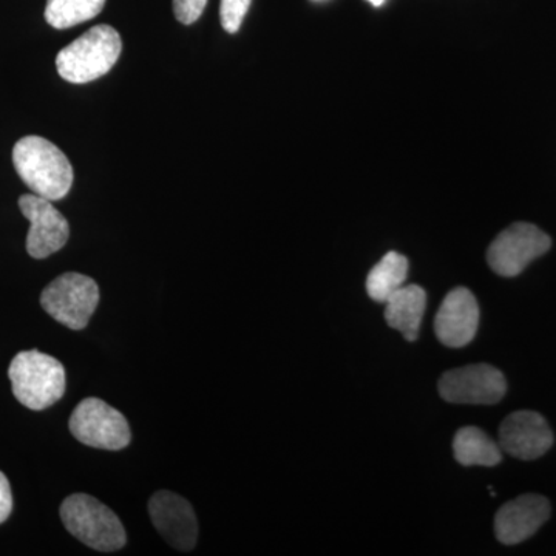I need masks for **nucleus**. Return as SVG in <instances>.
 I'll return each instance as SVG.
<instances>
[{"label":"nucleus","instance_id":"obj_1","mask_svg":"<svg viewBox=\"0 0 556 556\" xmlns=\"http://www.w3.org/2000/svg\"><path fill=\"white\" fill-rule=\"evenodd\" d=\"M13 163L22 181L36 195L50 201L64 199L73 185L67 156L49 139L25 137L13 149Z\"/></svg>","mask_w":556,"mask_h":556},{"label":"nucleus","instance_id":"obj_2","mask_svg":"<svg viewBox=\"0 0 556 556\" xmlns=\"http://www.w3.org/2000/svg\"><path fill=\"white\" fill-rule=\"evenodd\" d=\"M123 40L110 25H98L73 40L56 58L58 73L73 84H87L101 78L118 61Z\"/></svg>","mask_w":556,"mask_h":556},{"label":"nucleus","instance_id":"obj_3","mask_svg":"<svg viewBox=\"0 0 556 556\" xmlns=\"http://www.w3.org/2000/svg\"><path fill=\"white\" fill-rule=\"evenodd\" d=\"M14 396L24 407L46 409L65 393V369L58 358L39 351H22L9 368Z\"/></svg>","mask_w":556,"mask_h":556},{"label":"nucleus","instance_id":"obj_4","mask_svg":"<svg viewBox=\"0 0 556 556\" xmlns=\"http://www.w3.org/2000/svg\"><path fill=\"white\" fill-rule=\"evenodd\" d=\"M65 529L94 551L115 552L126 546L127 535L119 518L97 497L76 493L61 506Z\"/></svg>","mask_w":556,"mask_h":556},{"label":"nucleus","instance_id":"obj_5","mask_svg":"<svg viewBox=\"0 0 556 556\" xmlns=\"http://www.w3.org/2000/svg\"><path fill=\"white\" fill-rule=\"evenodd\" d=\"M100 303V288L93 278L78 273L62 274L43 289L40 305L54 320L70 329H84Z\"/></svg>","mask_w":556,"mask_h":556},{"label":"nucleus","instance_id":"obj_6","mask_svg":"<svg viewBox=\"0 0 556 556\" xmlns=\"http://www.w3.org/2000/svg\"><path fill=\"white\" fill-rule=\"evenodd\" d=\"M68 426L73 437L89 447L116 452L130 444L131 433L126 417L101 399L89 397L79 402L73 409Z\"/></svg>","mask_w":556,"mask_h":556},{"label":"nucleus","instance_id":"obj_7","mask_svg":"<svg viewBox=\"0 0 556 556\" xmlns=\"http://www.w3.org/2000/svg\"><path fill=\"white\" fill-rule=\"evenodd\" d=\"M551 247V237L543 230L529 223H515L490 244L486 262L497 276L517 277Z\"/></svg>","mask_w":556,"mask_h":556},{"label":"nucleus","instance_id":"obj_8","mask_svg":"<svg viewBox=\"0 0 556 556\" xmlns=\"http://www.w3.org/2000/svg\"><path fill=\"white\" fill-rule=\"evenodd\" d=\"M439 394L452 404L493 405L507 393V382L500 369L489 364L450 369L438 383Z\"/></svg>","mask_w":556,"mask_h":556},{"label":"nucleus","instance_id":"obj_9","mask_svg":"<svg viewBox=\"0 0 556 556\" xmlns=\"http://www.w3.org/2000/svg\"><path fill=\"white\" fill-rule=\"evenodd\" d=\"M24 217L30 222L27 236V251L33 258H47L65 247L70 237L67 218L36 193H27L20 199Z\"/></svg>","mask_w":556,"mask_h":556},{"label":"nucleus","instance_id":"obj_10","mask_svg":"<svg viewBox=\"0 0 556 556\" xmlns=\"http://www.w3.org/2000/svg\"><path fill=\"white\" fill-rule=\"evenodd\" d=\"M149 514L155 529L172 547L192 551L199 536V525L195 511L185 497L161 490L150 497Z\"/></svg>","mask_w":556,"mask_h":556},{"label":"nucleus","instance_id":"obj_11","mask_svg":"<svg viewBox=\"0 0 556 556\" xmlns=\"http://www.w3.org/2000/svg\"><path fill=\"white\" fill-rule=\"evenodd\" d=\"M501 450L517 459L532 460L546 455L554 445V433L540 413L515 412L500 427Z\"/></svg>","mask_w":556,"mask_h":556},{"label":"nucleus","instance_id":"obj_12","mask_svg":"<svg viewBox=\"0 0 556 556\" xmlns=\"http://www.w3.org/2000/svg\"><path fill=\"white\" fill-rule=\"evenodd\" d=\"M478 327L479 306L471 291L467 288L450 291L434 318L439 342L448 348L466 346L477 336Z\"/></svg>","mask_w":556,"mask_h":556},{"label":"nucleus","instance_id":"obj_13","mask_svg":"<svg viewBox=\"0 0 556 556\" xmlns=\"http://www.w3.org/2000/svg\"><path fill=\"white\" fill-rule=\"evenodd\" d=\"M551 517V504L544 496L522 495L504 504L495 517L500 543L514 546L533 535Z\"/></svg>","mask_w":556,"mask_h":556},{"label":"nucleus","instance_id":"obj_14","mask_svg":"<svg viewBox=\"0 0 556 556\" xmlns=\"http://www.w3.org/2000/svg\"><path fill=\"white\" fill-rule=\"evenodd\" d=\"M426 306L427 294L422 288L417 285L402 287L386 302L387 324L401 331L408 342H415Z\"/></svg>","mask_w":556,"mask_h":556},{"label":"nucleus","instance_id":"obj_15","mask_svg":"<svg viewBox=\"0 0 556 556\" xmlns=\"http://www.w3.org/2000/svg\"><path fill=\"white\" fill-rule=\"evenodd\" d=\"M453 453L457 463L464 467H493L503 459L500 444L478 427H464L457 431Z\"/></svg>","mask_w":556,"mask_h":556},{"label":"nucleus","instance_id":"obj_16","mask_svg":"<svg viewBox=\"0 0 556 556\" xmlns=\"http://www.w3.org/2000/svg\"><path fill=\"white\" fill-rule=\"evenodd\" d=\"M408 276V260L397 252H388L378 265L369 270L367 292L375 302L386 303L397 289L404 287Z\"/></svg>","mask_w":556,"mask_h":556},{"label":"nucleus","instance_id":"obj_17","mask_svg":"<svg viewBox=\"0 0 556 556\" xmlns=\"http://www.w3.org/2000/svg\"><path fill=\"white\" fill-rule=\"evenodd\" d=\"M105 0H49L46 21L58 30L93 20L104 9Z\"/></svg>","mask_w":556,"mask_h":556},{"label":"nucleus","instance_id":"obj_18","mask_svg":"<svg viewBox=\"0 0 556 556\" xmlns=\"http://www.w3.org/2000/svg\"><path fill=\"white\" fill-rule=\"evenodd\" d=\"M252 0H222L219 5V20L223 28L228 33H237L243 24Z\"/></svg>","mask_w":556,"mask_h":556},{"label":"nucleus","instance_id":"obj_19","mask_svg":"<svg viewBox=\"0 0 556 556\" xmlns=\"http://www.w3.org/2000/svg\"><path fill=\"white\" fill-rule=\"evenodd\" d=\"M206 5L207 0H174L175 17L181 24H193V22L200 20Z\"/></svg>","mask_w":556,"mask_h":556},{"label":"nucleus","instance_id":"obj_20","mask_svg":"<svg viewBox=\"0 0 556 556\" xmlns=\"http://www.w3.org/2000/svg\"><path fill=\"white\" fill-rule=\"evenodd\" d=\"M11 510H13V495H11L10 482L0 471V525L10 518Z\"/></svg>","mask_w":556,"mask_h":556},{"label":"nucleus","instance_id":"obj_21","mask_svg":"<svg viewBox=\"0 0 556 556\" xmlns=\"http://www.w3.org/2000/svg\"><path fill=\"white\" fill-rule=\"evenodd\" d=\"M368 2L371 3V5L380 7L383 2H386V0H368Z\"/></svg>","mask_w":556,"mask_h":556}]
</instances>
